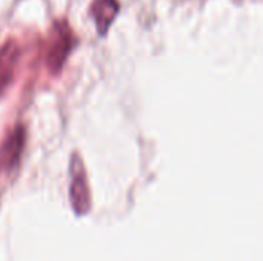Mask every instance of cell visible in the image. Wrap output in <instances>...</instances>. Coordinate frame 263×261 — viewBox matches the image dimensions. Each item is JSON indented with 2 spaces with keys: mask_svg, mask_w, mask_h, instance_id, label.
<instances>
[{
  "mask_svg": "<svg viewBox=\"0 0 263 261\" xmlns=\"http://www.w3.org/2000/svg\"><path fill=\"white\" fill-rule=\"evenodd\" d=\"M77 166V171L72 174V186H71V200L72 206L77 214H83L89 208V194H88V186L85 182V174L82 169V165L74 162Z\"/></svg>",
  "mask_w": 263,
  "mask_h": 261,
  "instance_id": "obj_1",
  "label": "cell"
},
{
  "mask_svg": "<svg viewBox=\"0 0 263 261\" xmlns=\"http://www.w3.org/2000/svg\"><path fill=\"white\" fill-rule=\"evenodd\" d=\"M119 5L116 0H97L92 6V15L97 23V29L100 34L106 32L109 23L112 22Z\"/></svg>",
  "mask_w": 263,
  "mask_h": 261,
  "instance_id": "obj_2",
  "label": "cell"
},
{
  "mask_svg": "<svg viewBox=\"0 0 263 261\" xmlns=\"http://www.w3.org/2000/svg\"><path fill=\"white\" fill-rule=\"evenodd\" d=\"M23 134L20 129H15L14 134L8 137L5 145L0 148V168H9L18 157V152L22 149Z\"/></svg>",
  "mask_w": 263,
  "mask_h": 261,
  "instance_id": "obj_3",
  "label": "cell"
},
{
  "mask_svg": "<svg viewBox=\"0 0 263 261\" xmlns=\"http://www.w3.org/2000/svg\"><path fill=\"white\" fill-rule=\"evenodd\" d=\"M14 49H0V91L9 82L12 75V62H14Z\"/></svg>",
  "mask_w": 263,
  "mask_h": 261,
  "instance_id": "obj_4",
  "label": "cell"
}]
</instances>
